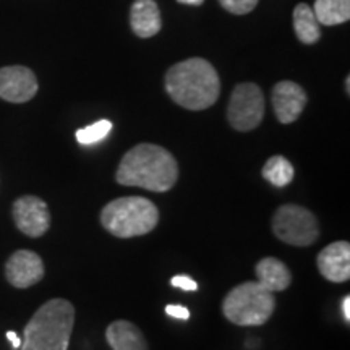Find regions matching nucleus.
<instances>
[{"instance_id": "obj_1", "label": "nucleus", "mask_w": 350, "mask_h": 350, "mask_svg": "<svg viewBox=\"0 0 350 350\" xmlns=\"http://www.w3.org/2000/svg\"><path fill=\"white\" fill-rule=\"evenodd\" d=\"M116 178L120 185L164 193L177 182L178 165L165 148L142 143L122 157Z\"/></svg>"}, {"instance_id": "obj_2", "label": "nucleus", "mask_w": 350, "mask_h": 350, "mask_svg": "<svg viewBox=\"0 0 350 350\" xmlns=\"http://www.w3.org/2000/svg\"><path fill=\"white\" fill-rule=\"evenodd\" d=\"M165 90L180 107L188 111H204L219 99L221 81L216 68L208 60L193 57L167 70Z\"/></svg>"}, {"instance_id": "obj_3", "label": "nucleus", "mask_w": 350, "mask_h": 350, "mask_svg": "<svg viewBox=\"0 0 350 350\" xmlns=\"http://www.w3.org/2000/svg\"><path fill=\"white\" fill-rule=\"evenodd\" d=\"M75 308L65 299L46 301L23 331L21 350H67L72 338Z\"/></svg>"}, {"instance_id": "obj_4", "label": "nucleus", "mask_w": 350, "mask_h": 350, "mask_svg": "<svg viewBox=\"0 0 350 350\" xmlns=\"http://www.w3.org/2000/svg\"><path fill=\"white\" fill-rule=\"evenodd\" d=\"M159 222L156 204L143 196H122L100 211V224L119 239L150 234Z\"/></svg>"}, {"instance_id": "obj_5", "label": "nucleus", "mask_w": 350, "mask_h": 350, "mask_svg": "<svg viewBox=\"0 0 350 350\" xmlns=\"http://www.w3.org/2000/svg\"><path fill=\"white\" fill-rule=\"evenodd\" d=\"M274 292L260 282H243L234 287L222 301V312L230 323L239 326H261L273 317Z\"/></svg>"}, {"instance_id": "obj_6", "label": "nucleus", "mask_w": 350, "mask_h": 350, "mask_svg": "<svg viewBox=\"0 0 350 350\" xmlns=\"http://www.w3.org/2000/svg\"><path fill=\"white\" fill-rule=\"evenodd\" d=\"M274 235L294 247H310L318 240L319 227L312 211L299 204H284L273 217Z\"/></svg>"}, {"instance_id": "obj_7", "label": "nucleus", "mask_w": 350, "mask_h": 350, "mask_svg": "<svg viewBox=\"0 0 350 350\" xmlns=\"http://www.w3.org/2000/svg\"><path fill=\"white\" fill-rule=\"evenodd\" d=\"M265 117V96L255 83H240L232 91L227 120L239 131L255 130Z\"/></svg>"}, {"instance_id": "obj_8", "label": "nucleus", "mask_w": 350, "mask_h": 350, "mask_svg": "<svg viewBox=\"0 0 350 350\" xmlns=\"http://www.w3.org/2000/svg\"><path fill=\"white\" fill-rule=\"evenodd\" d=\"M13 221L28 237H42L51 227V213L46 201L33 195L21 196L13 203Z\"/></svg>"}, {"instance_id": "obj_9", "label": "nucleus", "mask_w": 350, "mask_h": 350, "mask_svg": "<svg viewBox=\"0 0 350 350\" xmlns=\"http://www.w3.org/2000/svg\"><path fill=\"white\" fill-rule=\"evenodd\" d=\"M38 88V78L28 67L10 65L0 68V98L7 103H28L36 96Z\"/></svg>"}, {"instance_id": "obj_10", "label": "nucleus", "mask_w": 350, "mask_h": 350, "mask_svg": "<svg viewBox=\"0 0 350 350\" xmlns=\"http://www.w3.org/2000/svg\"><path fill=\"white\" fill-rule=\"evenodd\" d=\"M7 281L16 288H28L42 281L44 262L38 253L31 250H18L7 260Z\"/></svg>"}, {"instance_id": "obj_11", "label": "nucleus", "mask_w": 350, "mask_h": 350, "mask_svg": "<svg viewBox=\"0 0 350 350\" xmlns=\"http://www.w3.org/2000/svg\"><path fill=\"white\" fill-rule=\"evenodd\" d=\"M306 106L304 88L294 81H279L273 90V107L281 124H292Z\"/></svg>"}, {"instance_id": "obj_12", "label": "nucleus", "mask_w": 350, "mask_h": 350, "mask_svg": "<svg viewBox=\"0 0 350 350\" xmlns=\"http://www.w3.org/2000/svg\"><path fill=\"white\" fill-rule=\"evenodd\" d=\"M319 273L331 282H347L350 279V245L334 242L327 245L317 258Z\"/></svg>"}, {"instance_id": "obj_13", "label": "nucleus", "mask_w": 350, "mask_h": 350, "mask_svg": "<svg viewBox=\"0 0 350 350\" xmlns=\"http://www.w3.org/2000/svg\"><path fill=\"white\" fill-rule=\"evenodd\" d=\"M130 25L138 38H152L161 31V12L154 0H135L130 12Z\"/></svg>"}, {"instance_id": "obj_14", "label": "nucleus", "mask_w": 350, "mask_h": 350, "mask_svg": "<svg viewBox=\"0 0 350 350\" xmlns=\"http://www.w3.org/2000/svg\"><path fill=\"white\" fill-rule=\"evenodd\" d=\"M106 339L112 350H150L139 327L125 319L113 321L107 326Z\"/></svg>"}, {"instance_id": "obj_15", "label": "nucleus", "mask_w": 350, "mask_h": 350, "mask_svg": "<svg viewBox=\"0 0 350 350\" xmlns=\"http://www.w3.org/2000/svg\"><path fill=\"white\" fill-rule=\"evenodd\" d=\"M258 282L271 292H282L291 286L292 274L278 258H262L255 268Z\"/></svg>"}, {"instance_id": "obj_16", "label": "nucleus", "mask_w": 350, "mask_h": 350, "mask_svg": "<svg viewBox=\"0 0 350 350\" xmlns=\"http://www.w3.org/2000/svg\"><path fill=\"white\" fill-rule=\"evenodd\" d=\"M313 12L325 26L345 23L350 20V0H314Z\"/></svg>"}, {"instance_id": "obj_17", "label": "nucleus", "mask_w": 350, "mask_h": 350, "mask_svg": "<svg viewBox=\"0 0 350 350\" xmlns=\"http://www.w3.org/2000/svg\"><path fill=\"white\" fill-rule=\"evenodd\" d=\"M318 20L314 16L313 8L306 3H299L294 10V29L297 38L304 44L318 42L321 31H319Z\"/></svg>"}, {"instance_id": "obj_18", "label": "nucleus", "mask_w": 350, "mask_h": 350, "mask_svg": "<svg viewBox=\"0 0 350 350\" xmlns=\"http://www.w3.org/2000/svg\"><path fill=\"white\" fill-rule=\"evenodd\" d=\"M294 165L284 156H273L262 167V177L274 187H286L294 180Z\"/></svg>"}, {"instance_id": "obj_19", "label": "nucleus", "mask_w": 350, "mask_h": 350, "mask_svg": "<svg viewBox=\"0 0 350 350\" xmlns=\"http://www.w3.org/2000/svg\"><path fill=\"white\" fill-rule=\"evenodd\" d=\"M112 122L111 120H98L93 125H88L85 129L77 130V142L83 146H90V144L103 142L104 138L111 133Z\"/></svg>"}, {"instance_id": "obj_20", "label": "nucleus", "mask_w": 350, "mask_h": 350, "mask_svg": "<svg viewBox=\"0 0 350 350\" xmlns=\"http://www.w3.org/2000/svg\"><path fill=\"white\" fill-rule=\"evenodd\" d=\"M219 2L234 15H247L258 5V0H219Z\"/></svg>"}, {"instance_id": "obj_21", "label": "nucleus", "mask_w": 350, "mask_h": 350, "mask_svg": "<svg viewBox=\"0 0 350 350\" xmlns=\"http://www.w3.org/2000/svg\"><path fill=\"white\" fill-rule=\"evenodd\" d=\"M170 284H172L174 287H178L182 288V291H196L198 288V284H196L193 279L188 278V275H175V278H172V281H170Z\"/></svg>"}, {"instance_id": "obj_22", "label": "nucleus", "mask_w": 350, "mask_h": 350, "mask_svg": "<svg viewBox=\"0 0 350 350\" xmlns=\"http://www.w3.org/2000/svg\"><path fill=\"white\" fill-rule=\"evenodd\" d=\"M165 313L177 319H190V312L182 305H167L165 306Z\"/></svg>"}, {"instance_id": "obj_23", "label": "nucleus", "mask_w": 350, "mask_h": 350, "mask_svg": "<svg viewBox=\"0 0 350 350\" xmlns=\"http://www.w3.org/2000/svg\"><path fill=\"white\" fill-rule=\"evenodd\" d=\"M342 314H344L345 323H350V297L349 295H345L342 300Z\"/></svg>"}, {"instance_id": "obj_24", "label": "nucleus", "mask_w": 350, "mask_h": 350, "mask_svg": "<svg viewBox=\"0 0 350 350\" xmlns=\"http://www.w3.org/2000/svg\"><path fill=\"white\" fill-rule=\"evenodd\" d=\"M7 339L12 342L13 349H20V347H21V339L18 338V334H16V332L8 331V332H7Z\"/></svg>"}, {"instance_id": "obj_25", "label": "nucleus", "mask_w": 350, "mask_h": 350, "mask_svg": "<svg viewBox=\"0 0 350 350\" xmlns=\"http://www.w3.org/2000/svg\"><path fill=\"white\" fill-rule=\"evenodd\" d=\"M178 3H183V5H193V7H200L203 5L204 0H177Z\"/></svg>"}, {"instance_id": "obj_26", "label": "nucleus", "mask_w": 350, "mask_h": 350, "mask_svg": "<svg viewBox=\"0 0 350 350\" xmlns=\"http://www.w3.org/2000/svg\"><path fill=\"white\" fill-rule=\"evenodd\" d=\"M345 90H347V94L350 93V78L347 77V80H345Z\"/></svg>"}]
</instances>
